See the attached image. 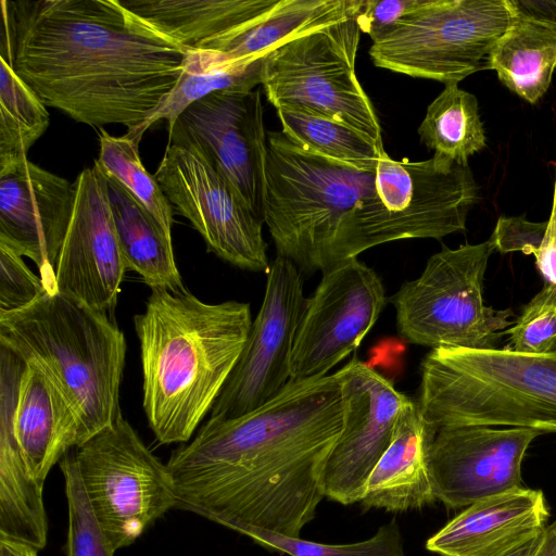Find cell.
I'll return each mask as SVG.
<instances>
[{"mask_svg": "<svg viewBox=\"0 0 556 556\" xmlns=\"http://www.w3.org/2000/svg\"><path fill=\"white\" fill-rule=\"evenodd\" d=\"M344 369L289 381L257 409L203 424L166 467L176 507L247 534L300 538L326 496L325 468L346 417Z\"/></svg>", "mask_w": 556, "mask_h": 556, "instance_id": "6da1fadb", "label": "cell"}, {"mask_svg": "<svg viewBox=\"0 0 556 556\" xmlns=\"http://www.w3.org/2000/svg\"><path fill=\"white\" fill-rule=\"evenodd\" d=\"M1 58L46 106L100 128L141 125L178 83L186 49L118 0L1 1Z\"/></svg>", "mask_w": 556, "mask_h": 556, "instance_id": "7a4b0ae2", "label": "cell"}, {"mask_svg": "<svg viewBox=\"0 0 556 556\" xmlns=\"http://www.w3.org/2000/svg\"><path fill=\"white\" fill-rule=\"evenodd\" d=\"M134 324L148 424L160 443H187L242 353L252 326L250 305L208 304L188 290L152 289Z\"/></svg>", "mask_w": 556, "mask_h": 556, "instance_id": "3957f363", "label": "cell"}, {"mask_svg": "<svg viewBox=\"0 0 556 556\" xmlns=\"http://www.w3.org/2000/svg\"><path fill=\"white\" fill-rule=\"evenodd\" d=\"M375 170L331 161L267 131L263 219L276 247L302 275L357 257L355 214Z\"/></svg>", "mask_w": 556, "mask_h": 556, "instance_id": "277c9868", "label": "cell"}, {"mask_svg": "<svg viewBox=\"0 0 556 556\" xmlns=\"http://www.w3.org/2000/svg\"><path fill=\"white\" fill-rule=\"evenodd\" d=\"M0 343L43 370L71 403L84 442L123 418L126 342L113 318L60 293L0 315Z\"/></svg>", "mask_w": 556, "mask_h": 556, "instance_id": "5b68a950", "label": "cell"}, {"mask_svg": "<svg viewBox=\"0 0 556 556\" xmlns=\"http://www.w3.org/2000/svg\"><path fill=\"white\" fill-rule=\"evenodd\" d=\"M427 430L484 426L556 432V356L431 350L416 401Z\"/></svg>", "mask_w": 556, "mask_h": 556, "instance_id": "8992f818", "label": "cell"}, {"mask_svg": "<svg viewBox=\"0 0 556 556\" xmlns=\"http://www.w3.org/2000/svg\"><path fill=\"white\" fill-rule=\"evenodd\" d=\"M494 251L489 238L457 249L443 245L431 255L421 275L389 299L400 336L431 350L496 349L514 313L483 303V277Z\"/></svg>", "mask_w": 556, "mask_h": 556, "instance_id": "52a82bcc", "label": "cell"}, {"mask_svg": "<svg viewBox=\"0 0 556 556\" xmlns=\"http://www.w3.org/2000/svg\"><path fill=\"white\" fill-rule=\"evenodd\" d=\"M478 186L469 166L432 156L420 162L380 154L375 182L355 214L356 251L404 239L440 240L464 231Z\"/></svg>", "mask_w": 556, "mask_h": 556, "instance_id": "ba28073f", "label": "cell"}, {"mask_svg": "<svg viewBox=\"0 0 556 556\" xmlns=\"http://www.w3.org/2000/svg\"><path fill=\"white\" fill-rule=\"evenodd\" d=\"M355 16L270 50L263 59L261 85L276 109L298 106L328 115L382 144L378 115L355 74L362 33Z\"/></svg>", "mask_w": 556, "mask_h": 556, "instance_id": "9c48e42d", "label": "cell"}, {"mask_svg": "<svg viewBox=\"0 0 556 556\" xmlns=\"http://www.w3.org/2000/svg\"><path fill=\"white\" fill-rule=\"evenodd\" d=\"M511 21L506 0H424L368 52L377 67L458 84L483 67Z\"/></svg>", "mask_w": 556, "mask_h": 556, "instance_id": "30bf717a", "label": "cell"}, {"mask_svg": "<svg viewBox=\"0 0 556 556\" xmlns=\"http://www.w3.org/2000/svg\"><path fill=\"white\" fill-rule=\"evenodd\" d=\"M87 498L115 551L176 507L166 464L121 418L71 450Z\"/></svg>", "mask_w": 556, "mask_h": 556, "instance_id": "8fae6325", "label": "cell"}, {"mask_svg": "<svg viewBox=\"0 0 556 556\" xmlns=\"http://www.w3.org/2000/svg\"><path fill=\"white\" fill-rule=\"evenodd\" d=\"M153 176L177 213L191 223L211 252L238 268L267 271L270 263L263 218L206 152L179 127L168 130L165 153Z\"/></svg>", "mask_w": 556, "mask_h": 556, "instance_id": "7c38bea8", "label": "cell"}, {"mask_svg": "<svg viewBox=\"0 0 556 556\" xmlns=\"http://www.w3.org/2000/svg\"><path fill=\"white\" fill-rule=\"evenodd\" d=\"M266 274L260 312L210 418L231 419L251 413L278 395L290 381L294 339L306 301L303 275L278 255Z\"/></svg>", "mask_w": 556, "mask_h": 556, "instance_id": "4fadbf2b", "label": "cell"}, {"mask_svg": "<svg viewBox=\"0 0 556 556\" xmlns=\"http://www.w3.org/2000/svg\"><path fill=\"white\" fill-rule=\"evenodd\" d=\"M386 304L381 278L357 257L323 273L305 301L291 355L290 381L327 376L358 348Z\"/></svg>", "mask_w": 556, "mask_h": 556, "instance_id": "5bb4252c", "label": "cell"}, {"mask_svg": "<svg viewBox=\"0 0 556 556\" xmlns=\"http://www.w3.org/2000/svg\"><path fill=\"white\" fill-rule=\"evenodd\" d=\"M427 462L437 501L468 507L522 486L521 465L541 434L526 428L484 426L427 430Z\"/></svg>", "mask_w": 556, "mask_h": 556, "instance_id": "9a60e30c", "label": "cell"}, {"mask_svg": "<svg viewBox=\"0 0 556 556\" xmlns=\"http://www.w3.org/2000/svg\"><path fill=\"white\" fill-rule=\"evenodd\" d=\"M74 186L73 215L55 269L56 291L113 318L127 267L115 231L106 178L94 163L78 174Z\"/></svg>", "mask_w": 556, "mask_h": 556, "instance_id": "2e32d148", "label": "cell"}, {"mask_svg": "<svg viewBox=\"0 0 556 556\" xmlns=\"http://www.w3.org/2000/svg\"><path fill=\"white\" fill-rule=\"evenodd\" d=\"M344 428L325 468V494L349 505L362 500L366 482L389 447L399 418L412 401L371 366L354 358L343 366Z\"/></svg>", "mask_w": 556, "mask_h": 556, "instance_id": "e0dca14e", "label": "cell"}, {"mask_svg": "<svg viewBox=\"0 0 556 556\" xmlns=\"http://www.w3.org/2000/svg\"><path fill=\"white\" fill-rule=\"evenodd\" d=\"M75 186L28 159L0 165V241L31 260L47 292L72 219Z\"/></svg>", "mask_w": 556, "mask_h": 556, "instance_id": "ac0fdd59", "label": "cell"}, {"mask_svg": "<svg viewBox=\"0 0 556 556\" xmlns=\"http://www.w3.org/2000/svg\"><path fill=\"white\" fill-rule=\"evenodd\" d=\"M174 126L206 152L263 218L267 131L260 90L210 93L189 105Z\"/></svg>", "mask_w": 556, "mask_h": 556, "instance_id": "d6986e66", "label": "cell"}, {"mask_svg": "<svg viewBox=\"0 0 556 556\" xmlns=\"http://www.w3.org/2000/svg\"><path fill=\"white\" fill-rule=\"evenodd\" d=\"M548 516L543 492L520 486L469 505L426 547L440 556H501L541 534Z\"/></svg>", "mask_w": 556, "mask_h": 556, "instance_id": "ffe728a7", "label": "cell"}, {"mask_svg": "<svg viewBox=\"0 0 556 556\" xmlns=\"http://www.w3.org/2000/svg\"><path fill=\"white\" fill-rule=\"evenodd\" d=\"M14 427L29 472L42 486L51 468L84 443L71 403L34 364L26 363L21 378Z\"/></svg>", "mask_w": 556, "mask_h": 556, "instance_id": "44dd1931", "label": "cell"}, {"mask_svg": "<svg viewBox=\"0 0 556 556\" xmlns=\"http://www.w3.org/2000/svg\"><path fill=\"white\" fill-rule=\"evenodd\" d=\"M280 0H118L143 24L184 49L244 30Z\"/></svg>", "mask_w": 556, "mask_h": 556, "instance_id": "7402d4cb", "label": "cell"}, {"mask_svg": "<svg viewBox=\"0 0 556 556\" xmlns=\"http://www.w3.org/2000/svg\"><path fill=\"white\" fill-rule=\"evenodd\" d=\"M437 501L427 462V434L416 401L402 412L393 439L372 469L359 503L389 511Z\"/></svg>", "mask_w": 556, "mask_h": 556, "instance_id": "603a6c76", "label": "cell"}, {"mask_svg": "<svg viewBox=\"0 0 556 556\" xmlns=\"http://www.w3.org/2000/svg\"><path fill=\"white\" fill-rule=\"evenodd\" d=\"M16 402L0 403V536L23 541L38 551L47 545L43 486L27 467L15 433Z\"/></svg>", "mask_w": 556, "mask_h": 556, "instance_id": "cb8c5ba5", "label": "cell"}, {"mask_svg": "<svg viewBox=\"0 0 556 556\" xmlns=\"http://www.w3.org/2000/svg\"><path fill=\"white\" fill-rule=\"evenodd\" d=\"M104 176L127 269L138 273L151 290L186 291L175 262L172 236L117 180Z\"/></svg>", "mask_w": 556, "mask_h": 556, "instance_id": "d4e9b609", "label": "cell"}, {"mask_svg": "<svg viewBox=\"0 0 556 556\" xmlns=\"http://www.w3.org/2000/svg\"><path fill=\"white\" fill-rule=\"evenodd\" d=\"M361 1L280 0L269 13L244 30L194 49L215 51L236 61L261 58L299 35L356 15Z\"/></svg>", "mask_w": 556, "mask_h": 556, "instance_id": "484cf974", "label": "cell"}, {"mask_svg": "<svg viewBox=\"0 0 556 556\" xmlns=\"http://www.w3.org/2000/svg\"><path fill=\"white\" fill-rule=\"evenodd\" d=\"M182 74L162 103L131 131L129 138L140 143L143 134L165 119L168 130L193 102L222 90H253L262 81L263 59L228 60L211 50L186 49Z\"/></svg>", "mask_w": 556, "mask_h": 556, "instance_id": "4316f807", "label": "cell"}, {"mask_svg": "<svg viewBox=\"0 0 556 556\" xmlns=\"http://www.w3.org/2000/svg\"><path fill=\"white\" fill-rule=\"evenodd\" d=\"M486 61L503 85L533 104L547 91L556 67V30L513 15Z\"/></svg>", "mask_w": 556, "mask_h": 556, "instance_id": "83f0119b", "label": "cell"}, {"mask_svg": "<svg viewBox=\"0 0 556 556\" xmlns=\"http://www.w3.org/2000/svg\"><path fill=\"white\" fill-rule=\"evenodd\" d=\"M418 134L433 156L462 166H468V159L486 144L478 100L458 84L445 85L428 105Z\"/></svg>", "mask_w": 556, "mask_h": 556, "instance_id": "f1b7e54d", "label": "cell"}, {"mask_svg": "<svg viewBox=\"0 0 556 556\" xmlns=\"http://www.w3.org/2000/svg\"><path fill=\"white\" fill-rule=\"evenodd\" d=\"M282 132L295 144L352 167L375 170L383 144L328 115L298 106L276 109Z\"/></svg>", "mask_w": 556, "mask_h": 556, "instance_id": "f546056e", "label": "cell"}, {"mask_svg": "<svg viewBox=\"0 0 556 556\" xmlns=\"http://www.w3.org/2000/svg\"><path fill=\"white\" fill-rule=\"evenodd\" d=\"M49 122L45 103L0 56V165L26 160Z\"/></svg>", "mask_w": 556, "mask_h": 556, "instance_id": "4dcf8cb0", "label": "cell"}, {"mask_svg": "<svg viewBox=\"0 0 556 556\" xmlns=\"http://www.w3.org/2000/svg\"><path fill=\"white\" fill-rule=\"evenodd\" d=\"M100 152L94 163L106 176L117 180L172 236L173 205L154 176L144 168L139 143L127 135L99 134Z\"/></svg>", "mask_w": 556, "mask_h": 556, "instance_id": "1f68e13d", "label": "cell"}, {"mask_svg": "<svg viewBox=\"0 0 556 556\" xmlns=\"http://www.w3.org/2000/svg\"><path fill=\"white\" fill-rule=\"evenodd\" d=\"M65 482V556H114L115 549L93 515L71 451L59 463Z\"/></svg>", "mask_w": 556, "mask_h": 556, "instance_id": "d6a6232c", "label": "cell"}, {"mask_svg": "<svg viewBox=\"0 0 556 556\" xmlns=\"http://www.w3.org/2000/svg\"><path fill=\"white\" fill-rule=\"evenodd\" d=\"M245 535L290 556H406L395 521L381 526L370 539L350 544H324L262 530H252Z\"/></svg>", "mask_w": 556, "mask_h": 556, "instance_id": "836d02e7", "label": "cell"}, {"mask_svg": "<svg viewBox=\"0 0 556 556\" xmlns=\"http://www.w3.org/2000/svg\"><path fill=\"white\" fill-rule=\"evenodd\" d=\"M504 334L511 351L556 356V285L546 281Z\"/></svg>", "mask_w": 556, "mask_h": 556, "instance_id": "e575fe53", "label": "cell"}, {"mask_svg": "<svg viewBox=\"0 0 556 556\" xmlns=\"http://www.w3.org/2000/svg\"><path fill=\"white\" fill-rule=\"evenodd\" d=\"M46 292L40 276H36L23 256L0 241V315L21 311Z\"/></svg>", "mask_w": 556, "mask_h": 556, "instance_id": "d590c367", "label": "cell"}, {"mask_svg": "<svg viewBox=\"0 0 556 556\" xmlns=\"http://www.w3.org/2000/svg\"><path fill=\"white\" fill-rule=\"evenodd\" d=\"M424 0H362L356 22L372 42L389 35L403 17L422 4Z\"/></svg>", "mask_w": 556, "mask_h": 556, "instance_id": "8d00e7d4", "label": "cell"}, {"mask_svg": "<svg viewBox=\"0 0 556 556\" xmlns=\"http://www.w3.org/2000/svg\"><path fill=\"white\" fill-rule=\"evenodd\" d=\"M547 222L532 223L523 217H500L495 229L490 237L495 250L501 253L520 251L525 254L538 256Z\"/></svg>", "mask_w": 556, "mask_h": 556, "instance_id": "74e56055", "label": "cell"}, {"mask_svg": "<svg viewBox=\"0 0 556 556\" xmlns=\"http://www.w3.org/2000/svg\"><path fill=\"white\" fill-rule=\"evenodd\" d=\"M535 263L545 280L556 285V180L552 213Z\"/></svg>", "mask_w": 556, "mask_h": 556, "instance_id": "f35d334b", "label": "cell"}, {"mask_svg": "<svg viewBox=\"0 0 556 556\" xmlns=\"http://www.w3.org/2000/svg\"><path fill=\"white\" fill-rule=\"evenodd\" d=\"M513 15L525 17L556 30V0H506Z\"/></svg>", "mask_w": 556, "mask_h": 556, "instance_id": "ab89813d", "label": "cell"}, {"mask_svg": "<svg viewBox=\"0 0 556 556\" xmlns=\"http://www.w3.org/2000/svg\"><path fill=\"white\" fill-rule=\"evenodd\" d=\"M0 556H38V549L23 541L0 536Z\"/></svg>", "mask_w": 556, "mask_h": 556, "instance_id": "60d3db41", "label": "cell"}, {"mask_svg": "<svg viewBox=\"0 0 556 556\" xmlns=\"http://www.w3.org/2000/svg\"><path fill=\"white\" fill-rule=\"evenodd\" d=\"M534 556H556V521L547 525Z\"/></svg>", "mask_w": 556, "mask_h": 556, "instance_id": "b9f144b4", "label": "cell"}, {"mask_svg": "<svg viewBox=\"0 0 556 556\" xmlns=\"http://www.w3.org/2000/svg\"><path fill=\"white\" fill-rule=\"evenodd\" d=\"M545 529V528H544ZM544 531V530H543ZM543 532L509 549L501 556H534L541 542Z\"/></svg>", "mask_w": 556, "mask_h": 556, "instance_id": "7bdbcfd3", "label": "cell"}]
</instances>
